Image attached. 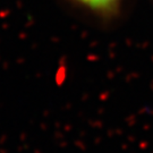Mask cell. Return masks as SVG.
Segmentation results:
<instances>
[{"instance_id": "1", "label": "cell", "mask_w": 153, "mask_h": 153, "mask_svg": "<svg viewBox=\"0 0 153 153\" xmlns=\"http://www.w3.org/2000/svg\"><path fill=\"white\" fill-rule=\"evenodd\" d=\"M86 10L101 16H110L119 9L123 0H73Z\"/></svg>"}]
</instances>
